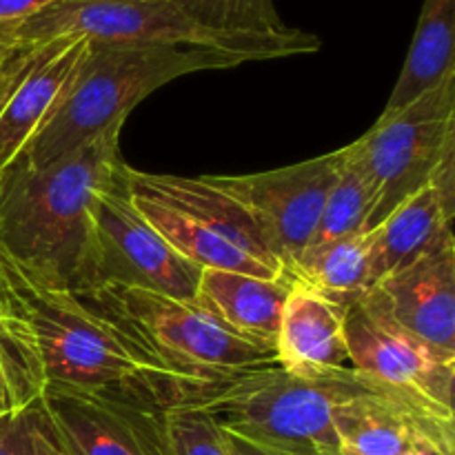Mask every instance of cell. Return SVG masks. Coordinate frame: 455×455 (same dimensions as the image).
<instances>
[{
    "instance_id": "6da1fadb",
    "label": "cell",
    "mask_w": 455,
    "mask_h": 455,
    "mask_svg": "<svg viewBox=\"0 0 455 455\" xmlns=\"http://www.w3.org/2000/svg\"><path fill=\"white\" fill-rule=\"evenodd\" d=\"M0 329L38 391H98L151 411H167L203 404L222 387L169 364L87 293L38 278L3 244Z\"/></svg>"
},
{
    "instance_id": "7a4b0ae2",
    "label": "cell",
    "mask_w": 455,
    "mask_h": 455,
    "mask_svg": "<svg viewBox=\"0 0 455 455\" xmlns=\"http://www.w3.org/2000/svg\"><path fill=\"white\" fill-rule=\"evenodd\" d=\"M123 124L44 167H9L0 176V244L38 278L89 291L93 194L120 167Z\"/></svg>"
},
{
    "instance_id": "3957f363",
    "label": "cell",
    "mask_w": 455,
    "mask_h": 455,
    "mask_svg": "<svg viewBox=\"0 0 455 455\" xmlns=\"http://www.w3.org/2000/svg\"><path fill=\"white\" fill-rule=\"evenodd\" d=\"M244 65L229 53L173 44L92 43L60 102L12 167L38 169L78 149L163 84L204 69Z\"/></svg>"
},
{
    "instance_id": "277c9868",
    "label": "cell",
    "mask_w": 455,
    "mask_h": 455,
    "mask_svg": "<svg viewBox=\"0 0 455 455\" xmlns=\"http://www.w3.org/2000/svg\"><path fill=\"white\" fill-rule=\"evenodd\" d=\"M60 36H80L92 43L200 47L243 62L305 56L320 49L318 36L296 27L283 34L204 29L164 0H58L36 16L0 27V47H27Z\"/></svg>"
},
{
    "instance_id": "5b68a950",
    "label": "cell",
    "mask_w": 455,
    "mask_h": 455,
    "mask_svg": "<svg viewBox=\"0 0 455 455\" xmlns=\"http://www.w3.org/2000/svg\"><path fill=\"white\" fill-rule=\"evenodd\" d=\"M133 207L189 262L260 278H291L271 253L243 204L212 178L147 173L120 164Z\"/></svg>"
},
{
    "instance_id": "8992f818",
    "label": "cell",
    "mask_w": 455,
    "mask_h": 455,
    "mask_svg": "<svg viewBox=\"0 0 455 455\" xmlns=\"http://www.w3.org/2000/svg\"><path fill=\"white\" fill-rule=\"evenodd\" d=\"M355 369L298 376L280 367L244 373L213 391L200 407L220 427L296 455L338 453L336 413L376 389Z\"/></svg>"
},
{
    "instance_id": "52a82bcc",
    "label": "cell",
    "mask_w": 455,
    "mask_h": 455,
    "mask_svg": "<svg viewBox=\"0 0 455 455\" xmlns=\"http://www.w3.org/2000/svg\"><path fill=\"white\" fill-rule=\"evenodd\" d=\"M84 293L129 324L160 358L191 376L227 385L244 373L278 367L275 349L240 336L198 300L129 287Z\"/></svg>"
},
{
    "instance_id": "ba28073f",
    "label": "cell",
    "mask_w": 455,
    "mask_h": 455,
    "mask_svg": "<svg viewBox=\"0 0 455 455\" xmlns=\"http://www.w3.org/2000/svg\"><path fill=\"white\" fill-rule=\"evenodd\" d=\"M376 194L369 229L455 158V78L431 89L351 142Z\"/></svg>"
},
{
    "instance_id": "9c48e42d",
    "label": "cell",
    "mask_w": 455,
    "mask_h": 455,
    "mask_svg": "<svg viewBox=\"0 0 455 455\" xmlns=\"http://www.w3.org/2000/svg\"><path fill=\"white\" fill-rule=\"evenodd\" d=\"M351 369L427 413L455 420V354L400 327L373 289L345 309Z\"/></svg>"
},
{
    "instance_id": "30bf717a",
    "label": "cell",
    "mask_w": 455,
    "mask_h": 455,
    "mask_svg": "<svg viewBox=\"0 0 455 455\" xmlns=\"http://www.w3.org/2000/svg\"><path fill=\"white\" fill-rule=\"evenodd\" d=\"M89 220L93 274L89 291L98 287H129L194 300L203 269L182 258L142 218L123 189L120 173L93 194Z\"/></svg>"
},
{
    "instance_id": "8fae6325",
    "label": "cell",
    "mask_w": 455,
    "mask_h": 455,
    "mask_svg": "<svg viewBox=\"0 0 455 455\" xmlns=\"http://www.w3.org/2000/svg\"><path fill=\"white\" fill-rule=\"evenodd\" d=\"M345 147L289 167L247 176H209L238 200L287 274L309 244Z\"/></svg>"
},
{
    "instance_id": "7c38bea8",
    "label": "cell",
    "mask_w": 455,
    "mask_h": 455,
    "mask_svg": "<svg viewBox=\"0 0 455 455\" xmlns=\"http://www.w3.org/2000/svg\"><path fill=\"white\" fill-rule=\"evenodd\" d=\"M87 49L89 40L80 36L0 47V176L56 109Z\"/></svg>"
},
{
    "instance_id": "4fadbf2b",
    "label": "cell",
    "mask_w": 455,
    "mask_h": 455,
    "mask_svg": "<svg viewBox=\"0 0 455 455\" xmlns=\"http://www.w3.org/2000/svg\"><path fill=\"white\" fill-rule=\"evenodd\" d=\"M38 407L67 455H163V411L65 387L40 391Z\"/></svg>"
},
{
    "instance_id": "5bb4252c",
    "label": "cell",
    "mask_w": 455,
    "mask_h": 455,
    "mask_svg": "<svg viewBox=\"0 0 455 455\" xmlns=\"http://www.w3.org/2000/svg\"><path fill=\"white\" fill-rule=\"evenodd\" d=\"M338 455H455V420L376 387L336 413Z\"/></svg>"
},
{
    "instance_id": "9a60e30c",
    "label": "cell",
    "mask_w": 455,
    "mask_h": 455,
    "mask_svg": "<svg viewBox=\"0 0 455 455\" xmlns=\"http://www.w3.org/2000/svg\"><path fill=\"white\" fill-rule=\"evenodd\" d=\"M371 289L400 327L455 354V238L387 274Z\"/></svg>"
},
{
    "instance_id": "2e32d148",
    "label": "cell",
    "mask_w": 455,
    "mask_h": 455,
    "mask_svg": "<svg viewBox=\"0 0 455 455\" xmlns=\"http://www.w3.org/2000/svg\"><path fill=\"white\" fill-rule=\"evenodd\" d=\"M455 158H449L427 185L413 191L376 227L371 280L427 256L453 240ZM371 284V287H373Z\"/></svg>"
},
{
    "instance_id": "e0dca14e",
    "label": "cell",
    "mask_w": 455,
    "mask_h": 455,
    "mask_svg": "<svg viewBox=\"0 0 455 455\" xmlns=\"http://www.w3.org/2000/svg\"><path fill=\"white\" fill-rule=\"evenodd\" d=\"M275 363L298 376L351 369L345 342V307L293 280L275 336Z\"/></svg>"
},
{
    "instance_id": "ac0fdd59",
    "label": "cell",
    "mask_w": 455,
    "mask_h": 455,
    "mask_svg": "<svg viewBox=\"0 0 455 455\" xmlns=\"http://www.w3.org/2000/svg\"><path fill=\"white\" fill-rule=\"evenodd\" d=\"M293 278H260L240 271L203 269L196 289L200 305L240 336L274 349Z\"/></svg>"
},
{
    "instance_id": "d6986e66",
    "label": "cell",
    "mask_w": 455,
    "mask_h": 455,
    "mask_svg": "<svg viewBox=\"0 0 455 455\" xmlns=\"http://www.w3.org/2000/svg\"><path fill=\"white\" fill-rule=\"evenodd\" d=\"M451 78H455V0H422L411 47L380 116L395 114Z\"/></svg>"
},
{
    "instance_id": "ffe728a7",
    "label": "cell",
    "mask_w": 455,
    "mask_h": 455,
    "mask_svg": "<svg viewBox=\"0 0 455 455\" xmlns=\"http://www.w3.org/2000/svg\"><path fill=\"white\" fill-rule=\"evenodd\" d=\"M373 249L376 227L305 249L289 275L347 309L371 289Z\"/></svg>"
},
{
    "instance_id": "44dd1931",
    "label": "cell",
    "mask_w": 455,
    "mask_h": 455,
    "mask_svg": "<svg viewBox=\"0 0 455 455\" xmlns=\"http://www.w3.org/2000/svg\"><path fill=\"white\" fill-rule=\"evenodd\" d=\"M373 203H376V194H373L371 182H369L363 164L355 160L351 145H347L340 169L329 189L323 213H320V220L307 249L358 234V231H367Z\"/></svg>"
},
{
    "instance_id": "7402d4cb",
    "label": "cell",
    "mask_w": 455,
    "mask_h": 455,
    "mask_svg": "<svg viewBox=\"0 0 455 455\" xmlns=\"http://www.w3.org/2000/svg\"><path fill=\"white\" fill-rule=\"evenodd\" d=\"M200 27L220 34H283L291 27L274 0H164Z\"/></svg>"
},
{
    "instance_id": "603a6c76",
    "label": "cell",
    "mask_w": 455,
    "mask_h": 455,
    "mask_svg": "<svg viewBox=\"0 0 455 455\" xmlns=\"http://www.w3.org/2000/svg\"><path fill=\"white\" fill-rule=\"evenodd\" d=\"M163 455H229L222 427L200 404L160 413Z\"/></svg>"
},
{
    "instance_id": "cb8c5ba5",
    "label": "cell",
    "mask_w": 455,
    "mask_h": 455,
    "mask_svg": "<svg viewBox=\"0 0 455 455\" xmlns=\"http://www.w3.org/2000/svg\"><path fill=\"white\" fill-rule=\"evenodd\" d=\"M40 391L27 373L20 355L0 329V418L38 403Z\"/></svg>"
},
{
    "instance_id": "d4e9b609",
    "label": "cell",
    "mask_w": 455,
    "mask_h": 455,
    "mask_svg": "<svg viewBox=\"0 0 455 455\" xmlns=\"http://www.w3.org/2000/svg\"><path fill=\"white\" fill-rule=\"evenodd\" d=\"M38 403L0 418V455H34Z\"/></svg>"
},
{
    "instance_id": "484cf974",
    "label": "cell",
    "mask_w": 455,
    "mask_h": 455,
    "mask_svg": "<svg viewBox=\"0 0 455 455\" xmlns=\"http://www.w3.org/2000/svg\"><path fill=\"white\" fill-rule=\"evenodd\" d=\"M53 3L58 0H0V27L16 25L25 18L36 16Z\"/></svg>"
},
{
    "instance_id": "4316f807",
    "label": "cell",
    "mask_w": 455,
    "mask_h": 455,
    "mask_svg": "<svg viewBox=\"0 0 455 455\" xmlns=\"http://www.w3.org/2000/svg\"><path fill=\"white\" fill-rule=\"evenodd\" d=\"M222 434H225L227 449H229V455H296L283 451V449L269 447V444H262L258 440L247 438V435H240L235 431H229L222 427Z\"/></svg>"
},
{
    "instance_id": "83f0119b",
    "label": "cell",
    "mask_w": 455,
    "mask_h": 455,
    "mask_svg": "<svg viewBox=\"0 0 455 455\" xmlns=\"http://www.w3.org/2000/svg\"><path fill=\"white\" fill-rule=\"evenodd\" d=\"M34 455H67L65 449H62V444L58 443V438L53 435V431L49 429L40 407H38V418H36V427H34Z\"/></svg>"
},
{
    "instance_id": "f1b7e54d",
    "label": "cell",
    "mask_w": 455,
    "mask_h": 455,
    "mask_svg": "<svg viewBox=\"0 0 455 455\" xmlns=\"http://www.w3.org/2000/svg\"><path fill=\"white\" fill-rule=\"evenodd\" d=\"M329 455H338V453H329Z\"/></svg>"
}]
</instances>
